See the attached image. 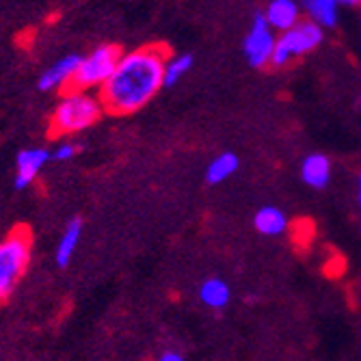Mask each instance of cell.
<instances>
[{
	"label": "cell",
	"mask_w": 361,
	"mask_h": 361,
	"mask_svg": "<svg viewBox=\"0 0 361 361\" xmlns=\"http://www.w3.org/2000/svg\"><path fill=\"white\" fill-rule=\"evenodd\" d=\"M169 50L165 46H143L123 52L113 76L97 91L109 115H133L147 106L156 93L165 87V61Z\"/></svg>",
	"instance_id": "1"
},
{
	"label": "cell",
	"mask_w": 361,
	"mask_h": 361,
	"mask_svg": "<svg viewBox=\"0 0 361 361\" xmlns=\"http://www.w3.org/2000/svg\"><path fill=\"white\" fill-rule=\"evenodd\" d=\"M104 115V106L100 95L93 91L68 89L63 91L61 100L50 117V133L56 137L78 135L91 128Z\"/></svg>",
	"instance_id": "2"
},
{
	"label": "cell",
	"mask_w": 361,
	"mask_h": 361,
	"mask_svg": "<svg viewBox=\"0 0 361 361\" xmlns=\"http://www.w3.org/2000/svg\"><path fill=\"white\" fill-rule=\"evenodd\" d=\"M32 257V234L26 225L0 238V303H5L24 279Z\"/></svg>",
	"instance_id": "3"
},
{
	"label": "cell",
	"mask_w": 361,
	"mask_h": 361,
	"mask_svg": "<svg viewBox=\"0 0 361 361\" xmlns=\"http://www.w3.org/2000/svg\"><path fill=\"white\" fill-rule=\"evenodd\" d=\"M121 48L113 44H102L93 48L87 56H80L76 76L72 80L70 89H80V91H100L106 80L113 76L117 63L121 59Z\"/></svg>",
	"instance_id": "4"
},
{
	"label": "cell",
	"mask_w": 361,
	"mask_h": 361,
	"mask_svg": "<svg viewBox=\"0 0 361 361\" xmlns=\"http://www.w3.org/2000/svg\"><path fill=\"white\" fill-rule=\"evenodd\" d=\"M322 39H324V32L318 24H314L310 20H301L290 30L279 32V37L275 42L271 65H275V68H283V65H288L290 61L316 50L322 44Z\"/></svg>",
	"instance_id": "5"
},
{
	"label": "cell",
	"mask_w": 361,
	"mask_h": 361,
	"mask_svg": "<svg viewBox=\"0 0 361 361\" xmlns=\"http://www.w3.org/2000/svg\"><path fill=\"white\" fill-rule=\"evenodd\" d=\"M275 42H277L275 30L267 24L264 16L255 13L251 28L243 42V52L253 68H267V65H271Z\"/></svg>",
	"instance_id": "6"
},
{
	"label": "cell",
	"mask_w": 361,
	"mask_h": 361,
	"mask_svg": "<svg viewBox=\"0 0 361 361\" xmlns=\"http://www.w3.org/2000/svg\"><path fill=\"white\" fill-rule=\"evenodd\" d=\"M52 158V152L46 147H26L18 154L16 158V180L13 186L18 190L28 188L32 182L37 180L39 171L46 167V162Z\"/></svg>",
	"instance_id": "7"
},
{
	"label": "cell",
	"mask_w": 361,
	"mask_h": 361,
	"mask_svg": "<svg viewBox=\"0 0 361 361\" xmlns=\"http://www.w3.org/2000/svg\"><path fill=\"white\" fill-rule=\"evenodd\" d=\"M78 63H80L78 54H68V56L59 59L56 63H52L39 78V89L46 93L48 91H68L76 76Z\"/></svg>",
	"instance_id": "8"
},
{
	"label": "cell",
	"mask_w": 361,
	"mask_h": 361,
	"mask_svg": "<svg viewBox=\"0 0 361 361\" xmlns=\"http://www.w3.org/2000/svg\"><path fill=\"white\" fill-rule=\"evenodd\" d=\"M262 16L275 32H286L301 22V7L297 0H271Z\"/></svg>",
	"instance_id": "9"
},
{
	"label": "cell",
	"mask_w": 361,
	"mask_h": 361,
	"mask_svg": "<svg viewBox=\"0 0 361 361\" xmlns=\"http://www.w3.org/2000/svg\"><path fill=\"white\" fill-rule=\"evenodd\" d=\"M301 180L310 188H324L331 182V160L324 154H310L301 162Z\"/></svg>",
	"instance_id": "10"
},
{
	"label": "cell",
	"mask_w": 361,
	"mask_h": 361,
	"mask_svg": "<svg viewBox=\"0 0 361 361\" xmlns=\"http://www.w3.org/2000/svg\"><path fill=\"white\" fill-rule=\"evenodd\" d=\"M253 227L262 236H283L290 227V221L286 216V212L277 206H262L255 216H253Z\"/></svg>",
	"instance_id": "11"
},
{
	"label": "cell",
	"mask_w": 361,
	"mask_h": 361,
	"mask_svg": "<svg viewBox=\"0 0 361 361\" xmlns=\"http://www.w3.org/2000/svg\"><path fill=\"white\" fill-rule=\"evenodd\" d=\"M80 236H82V221L72 219L68 225H65L63 234L59 238V245H56V253H54V259L61 269L70 267V262L80 245Z\"/></svg>",
	"instance_id": "12"
},
{
	"label": "cell",
	"mask_w": 361,
	"mask_h": 361,
	"mask_svg": "<svg viewBox=\"0 0 361 361\" xmlns=\"http://www.w3.org/2000/svg\"><path fill=\"white\" fill-rule=\"evenodd\" d=\"M303 9L310 22L318 24L322 30L334 28L340 20V3L338 0H303Z\"/></svg>",
	"instance_id": "13"
},
{
	"label": "cell",
	"mask_w": 361,
	"mask_h": 361,
	"mask_svg": "<svg viewBox=\"0 0 361 361\" xmlns=\"http://www.w3.org/2000/svg\"><path fill=\"white\" fill-rule=\"evenodd\" d=\"M200 299L210 310H225L229 301H232V288L221 277H208L200 286Z\"/></svg>",
	"instance_id": "14"
},
{
	"label": "cell",
	"mask_w": 361,
	"mask_h": 361,
	"mask_svg": "<svg viewBox=\"0 0 361 361\" xmlns=\"http://www.w3.org/2000/svg\"><path fill=\"white\" fill-rule=\"evenodd\" d=\"M238 165H240V160L234 152L219 154L206 169V182L208 184H221V182L229 180L238 171Z\"/></svg>",
	"instance_id": "15"
},
{
	"label": "cell",
	"mask_w": 361,
	"mask_h": 361,
	"mask_svg": "<svg viewBox=\"0 0 361 361\" xmlns=\"http://www.w3.org/2000/svg\"><path fill=\"white\" fill-rule=\"evenodd\" d=\"M192 68V56L190 54H169L165 61V87H173L178 85Z\"/></svg>",
	"instance_id": "16"
},
{
	"label": "cell",
	"mask_w": 361,
	"mask_h": 361,
	"mask_svg": "<svg viewBox=\"0 0 361 361\" xmlns=\"http://www.w3.org/2000/svg\"><path fill=\"white\" fill-rule=\"evenodd\" d=\"M78 149L80 147L74 141H63L61 145H56V149H52V158L59 160V162H68L78 154Z\"/></svg>",
	"instance_id": "17"
},
{
	"label": "cell",
	"mask_w": 361,
	"mask_h": 361,
	"mask_svg": "<svg viewBox=\"0 0 361 361\" xmlns=\"http://www.w3.org/2000/svg\"><path fill=\"white\" fill-rule=\"evenodd\" d=\"M158 361H186V359L180 353H176V350H167V353H162L158 357Z\"/></svg>",
	"instance_id": "18"
},
{
	"label": "cell",
	"mask_w": 361,
	"mask_h": 361,
	"mask_svg": "<svg viewBox=\"0 0 361 361\" xmlns=\"http://www.w3.org/2000/svg\"><path fill=\"white\" fill-rule=\"evenodd\" d=\"M340 3V7H357L361 0H338Z\"/></svg>",
	"instance_id": "19"
},
{
	"label": "cell",
	"mask_w": 361,
	"mask_h": 361,
	"mask_svg": "<svg viewBox=\"0 0 361 361\" xmlns=\"http://www.w3.org/2000/svg\"><path fill=\"white\" fill-rule=\"evenodd\" d=\"M357 202L361 206V173H359V180H357Z\"/></svg>",
	"instance_id": "20"
}]
</instances>
